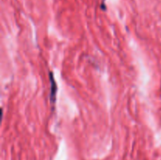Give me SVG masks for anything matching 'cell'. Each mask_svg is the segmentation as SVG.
<instances>
[{"mask_svg": "<svg viewBox=\"0 0 161 160\" xmlns=\"http://www.w3.org/2000/svg\"><path fill=\"white\" fill-rule=\"evenodd\" d=\"M49 76H50V101H51L53 104L55 102L56 100V93H57V90H58V87H57V83L54 81V75H53V73L50 72L49 73Z\"/></svg>", "mask_w": 161, "mask_h": 160, "instance_id": "6da1fadb", "label": "cell"}]
</instances>
